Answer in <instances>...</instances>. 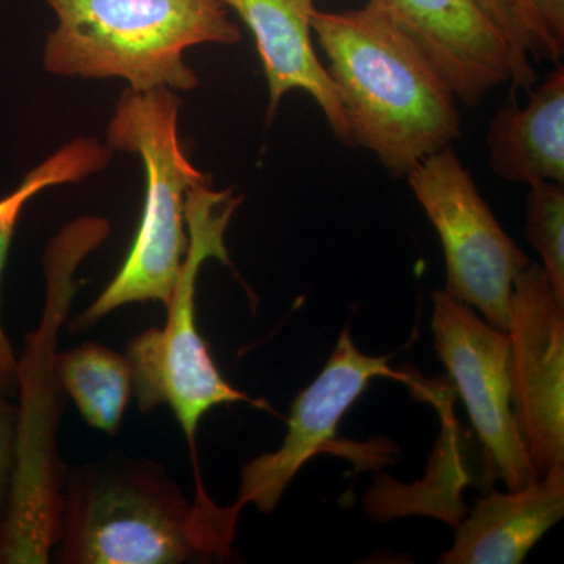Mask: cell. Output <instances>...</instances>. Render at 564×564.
<instances>
[{
	"label": "cell",
	"mask_w": 564,
	"mask_h": 564,
	"mask_svg": "<svg viewBox=\"0 0 564 564\" xmlns=\"http://www.w3.org/2000/svg\"><path fill=\"white\" fill-rule=\"evenodd\" d=\"M417 44L466 107L514 85L513 52L475 0H369Z\"/></svg>",
	"instance_id": "cell-10"
},
{
	"label": "cell",
	"mask_w": 564,
	"mask_h": 564,
	"mask_svg": "<svg viewBox=\"0 0 564 564\" xmlns=\"http://www.w3.org/2000/svg\"><path fill=\"white\" fill-rule=\"evenodd\" d=\"M525 106L510 104L494 113L486 144L489 166L500 180L532 185L564 184V68L555 69Z\"/></svg>",
	"instance_id": "cell-13"
},
{
	"label": "cell",
	"mask_w": 564,
	"mask_h": 564,
	"mask_svg": "<svg viewBox=\"0 0 564 564\" xmlns=\"http://www.w3.org/2000/svg\"><path fill=\"white\" fill-rule=\"evenodd\" d=\"M245 22L261 57L272 121L289 91L307 93L317 102L336 139L352 147L350 129L328 70L313 43L314 0H221Z\"/></svg>",
	"instance_id": "cell-11"
},
{
	"label": "cell",
	"mask_w": 564,
	"mask_h": 564,
	"mask_svg": "<svg viewBox=\"0 0 564 564\" xmlns=\"http://www.w3.org/2000/svg\"><path fill=\"white\" fill-rule=\"evenodd\" d=\"M18 417L20 408L0 391V524L9 508L11 484L17 467Z\"/></svg>",
	"instance_id": "cell-18"
},
{
	"label": "cell",
	"mask_w": 564,
	"mask_h": 564,
	"mask_svg": "<svg viewBox=\"0 0 564 564\" xmlns=\"http://www.w3.org/2000/svg\"><path fill=\"white\" fill-rule=\"evenodd\" d=\"M181 99L169 88L126 90L107 131L111 150L140 155L147 195L132 248L101 295L73 323V332L91 328L126 304L172 300L188 251L185 203L195 188L210 185L180 140Z\"/></svg>",
	"instance_id": "cell-4"
},
{
	"label": "cell",
	"mask_w": 564,
	"mask_h": 564,
	"mask_svg": "<svg viewBox=\"0 0 564 564\" xmlns=\"http://www.w3.org/2000/svg\"><path fill=\"white\" fill-rule=\"evenodd\" d=\"M564 516V466H556L524 488L492 492L475 503L456 527L443 564H519Z\"/></svg>",
	"instance_id": "cell-12"
},
{
	"label": "cell",
	"mask_w": 564,
	"mask_h": 564,
	"mask_svg": "<svg viewBox=\"0 0 564 564\" xmlns=\"http://www.w3.org/2000/svg\"><path fill=\"white\" fill-rule=\"evenodd\" d=\"M55 370L85 422L99 432L117 434L133 393L128 358L90 343L57 355Z\"/></svg>",
	"instance_id": "cell-15"
},
{
	"label": "cell",
	"mask_w": 564,
	"mask_h": 564,
	"mask_svg": "<svg viewBox=\"0 0 564 564\" xmlns=\"http://www.w3.org/2000/svg\"><path fill=\"white\" fill-rule=\"evenodd\" d=\"M389 356L366 355L345 328L328 361L310 386L295 397L288 434L278 451L245 464L237 500L239 510L254 505L261 513L276 510L293 478L336 441L340 421L375 378H404L389 367Z\"/></svg>",
	"instance_id": "cell-9"
},
{
	"label": "cell",
	"mask_w": 564,
	"mask_h": 564,
	"mask_svg": "<svg viewBox=\"0 0 564 564\" xmlns=\"http://www.w3.org/2000/svg\"><path fill=\"white\" fill-rule=\"evenodd\" d=\"M529 187L525 236L540 254L556 299L564 303V187L549 181Z\"/></svg>",
	"instance_id": "cell-17"
},
{
	"label": "cell",
	"mask_w": 564,
	"mask_h": 564,
	"mask_svg": "<svg viewBox=\"0 0 564 564\" xmlns=\"http://www.w3.org/2000/svg\"><path fill=\"white\" fill-rule=\"evenodd\" d=\"M532 3L545 31L564 51V0H532Z\"/></svg>",
	"instance_id": "cell-19"
},
{
	"label": "cell",
	"mask_w": 564,
	"mask_h": 564,
	"mask_svg": "<svg viewBox=\"0 0 564 564\" xmlns=\"http://www.w3.org/2000/svg\"><path fill=\"white\" fill-rule=\"evenodd\" d=\"M475 3L513 52L518 68L514 90H532L538 79L532 57L538 62L558 63L564 52L545 31L532 0H475Z\"/></svg>",
	"instance_id": "cell-16"
},
{
	"label": "cell",
	"mask_w": 564,
	"mask_h": 564,
	"mask_svg": "<svg viewBox=\"0 0 564 564\" xmlns=\"http://www.w3.org/2000/svg\"><path fill=\"white\" fill-rule=\"evenodd\" d=\"M507 334L516 422L543 477L564 466V303L541 263L516 278Z\"/></svg>",
	"instance_id": "cell-8"
},
{
	"label": "cell",
	"mask_w": 564,
	"mask_h": 564,
	"mask_svg": "<svg viewBox=\"0 0 564 564\" xmlns=\"http://www.w3.org/2000/svg\"><path fill=\"white\" fill-rule=\"evenodd\" d=\"M240 203L242 198H236L231 191L214 192L209 185L188 193L185 203L188 251L172 300L165 306L169 313L165 325L140 333L126 351L140 411L150 413L166 404L187 437L195 467L196 499L209 497L196 455V434L204 415L221 404L232 403L270 410L269 404L251 399L223 378L196 325L199 270L207 259L229 263L225 234Z\"/></svg>",
	"instance_id": "cell-5"
},
{
	"label": "cell",
	"mask_w": 564,
	"mask_h": 564,
	"mask_svg": "<svg viewBox=\"0 0 564 564\" xmlns=\"http://www.w3.org/2000/svg\"><path fill=\"white\" fill-rule=\"evenodd\" d=\"M406 180L440 237L444 291L507 333L514 281L532 263L529 256L505 231L452 147L419 163Z\"/></svg>",
	"instance_id": "cell-6"
},
{
	"label": "cell",
	"mask_w": 564,
	"mask_h": 564,
	"mask_svg": "<svg viewBox=\"0 0 564 564\" xmlns=\"http://www.w3.org/2000/svg\"><path fill=\"white\" fill-rule=\"evenodd\" d=\"M434 350L458 389L491 477L510 491L536 480L511 400L510 339L469 304L432 295Z\"/></svg>",
	"instance_id": "cell-7"
},
{
	"label": "cell",
	"mask_w": 564,
	"mask_h": 564,
	"mask_svg": "<svg viewBox=\"0 0 564 564\" xmlns=\"http://www.w3.org/2000/svg\"><path fill=\"white\" fill-rule=\"evenodd\" d=\"M242 510L193 502L150 459L111 458L69 475L58 563L182 564L231 554Z\"/></svg>",
	"instance_id": "cell-2"
},
{
	"label": "cell",
	"mask_w": 564,
	"mask_h": 564,
	"mask_svg": "<svg viewBox=\"0 0 564 564\" xmlns=\"http://www.w3.org/2000/svg\"><path fill=\"white\" fill-rule=\"evenodd\" d=\"M58 17L44 66L57 76L122 79L129 90L191 91L184 52L242 39L221 0H44Z\"/></svg>",
	"instance_id": "cell-3"
},
{
	"label": "cell",
	"mask_w": 564,
	"mask_h": 564,
	"mask_svg": "<svg viewBox=\"0 0 564 564\" xmlns=\"http://www.w3.org/2000/svg\"><path fill=\"white\" fill-rule=\"evenodd\" d=\"M111 148L96 139H76L50 155L25 174L10 195L0 199V391L17 395L20 388V361L2 323V280L7 258L25 204L55 185L73 184L101 172L111 161Z\"/></svg>",
	"instance_id": "cell-14"
},
{
	"label": "cell",
	"mask_w": 564,
	"mask_h": 564,
	"mask_svg": "<svg viewBox=\"0 0 564 564\" xmlns=\"http://www.w3.org/2000/svg\"><path fill=\"white\" fill-rule=\"evenodd\" d=\"M313 33L352 147L372 152L392 176L406 177L459 139L462 115L451 85L373 3L343 13L315 10Z\"/></svg>",
	"instance_id": "cell-1"
}]
</instances>
